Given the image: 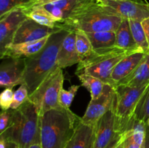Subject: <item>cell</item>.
Masks as SVG:
<instances>
[{"mask_svg": "<svg viewBox=\"0 0 149 148\" xmlns=\"http://www.w3.org/2000/svg\"><path fill=\"white\" fill-rule=\"evenodd\" d=\"M129 22L132 36L138 47L145 53H149V45L141 21L129 20Z\"/></svg>", "mask_w": 149, "mask_h": 148, "instance_id": "d4e9b609", "label": "cell"}, {"mask_svg": "<svg viewBox=\"0 0 149 148\" xmlns=\"http://www.w3.org/2000/svg\"><path fill=\"white\" fill-rule=\"evenodd\" d=\"M64 76L63 69L56 68L39 85L29 100L36 106L39 116L48 110L61 107L60 93L63 89Z\"/></svg>", "mask_w": 149, "mask_h": 148, "instance_id": "52a82bcc", "label": "cell"}, {"mask_svg": "<svg viewBox=\"0 0 149 148\" xmlns=\"http://www.w3.org/2000/svg\"><path fill=\"white\" fill-rule=\"evenodd\" d=\"M49 37L44 38V39L33 41L13 44L7 48L4 56L1 59L6 57L16 58L29 57L42 50V48L45 46L47 42Z\"/></svg>", "mask_w": 149, "mask_h": 148, "instance_id": "ac0fdd59", "label": "cell"}, {"mask_svg": "<svg viewBox=\"0 0 149 148\" xmlns=\"http://www.w3.org/2000/svg\"><path fill=\"white\" fill-rule=\"evenodd\" d=\"M29 98V92L27 86L24 84H21L18 89L14 92L13 101L10 109L16 110L26 102Z\"/></svg>", "mask_w": 149, "mask_h": 148, "instance_id": "f1b7e54d", "label": "cell"}, {"mask_svg": "<svg viewBox=\"0 0 149 148\" xmlns=\"http://www.w3.org/2000/svg\"><path fill=\"white\" fill-rule=\"evenodd\" d=\"M0 65V86L2 88H13L23 84L26 60L25 58L6 57Z\"/></svg>", "mask_w": 149, "mask_h": 148, "instance_id": "8fae6325", "label": "cell"}, {"mask_svg": "<svg viewBox=\"0 0 149 148\" xmlns=\"http://www.w3.org/2000/svg\"><path fill=\"white\" fill-rule=\"evenodd\" d=\"M146 126H149V118L148 119H147V120H146Z\"/></svg>", "mask_w": 149, "mask_h": 148, "instance_id": "74e56055", "label": "cell"}, {"mask_svg": "<svg viewBox=\"0 0 149 148\" xmlns=\"http://www.w3.org/2000/svg\"><path fill=\"white\" fill-rule=\"evenodd\" d=\"M38 0H0V17L13 10L30 9Z\"/></svg>", "mask_w": 149, "mask_h": 148, "instance_id": "484cf974", "label": "cell"}, {"mask_svg": "<svg viewBox=\"0 0 149 148\" xmlns=\"http://www.w3.org/2000/svg\"><path fill=\"white\" fill-rule=\"evenodd\" d=\"M149 83V53H146L133 72L121 81L117 86L139 87Z\"/></svg>", "mask_w": 149, "mask_h": 148, "instance_id": "d6986e66", "label": "cell"}, {"mask_svg": "<svg viewBox=\"0 0 149 148\" xmlns=\"http://www.w3.org/2000/svg\"><path fill=\"white\" fill-rule=\"evenodd\" d=\"M96 1H117V0H96Z\"/></svg>", "mask_w": 149, "mask_h": 148, "instance_id": "f35d334b", "label": "cell"}, {"mask_svg": "<svg viewBox=\"0 0 149 148\" xmlns=\"http://www.w3.org/2000/svg\"><path fill=\"white\" fill-rule=\"evenodd\" d=\"M89 1L90 0H59L42 6L52 15L58 23H61Z\"/></svg>", "mask_w": 149, "mask_h": 148, "instance_id": "2e32d148", "label": "cell"}, {"mask_svg": "<svg viewBox=\"0 0 149 148\" xmlns=\"http://www.w3.org/2000/svg\"><path fill=\"white\" fill-rule=\"evenodd\" d=\"M97 1L106 11L123 19L142 22L149 17V4L147 2L135 0Z\"/></svg>", "mask_w": 149, "mask_h": 148, "instance_id": "ba28073f", "label": "cell"}, {"mask_svg": "<svg viewBox=\"0 0 149 148\" xmlns=\"http://www.w3.org/2000/svg\"><path fill=\"white\" fill-rule=\"evenodd\" d=\"M125 140V133H116L109 146L106 148H122Z\"/></svg>", "mask_w": 149, "mask_h": 148, "instance_id": "d6a6232c", "label": "cell"}, {"mask_svg": "<svg viewBox=\"0 0 149 148\" xmlns=\"http://www.w3.org/2000/svg\"><path fill=\"white\" fill-rule=\"evenodd\" d=\"M148 84L139 87L117 86L115 88L113 110L115 115V132L125 133L132 127L134 114L138 101Z\"/></svg>", "mask_w": 149, "mask_h": 148, "instance_id": "8992f818", "label": "cell"}, {"mask_svg": "<svg viewBox=\"0 0 149 148\" xmlns=\"http://www.w3.org/2000/svg\"><path fill=\"white\" fill-rule=\"evenodd\" d=\"M25 9L13 10L0 17V58L13 44L15 34L21 23L27 18Z\"/></svg>", "mask_w": 149, "mask_h": 148, "instance_id": "30bf717a", "label": "cell"}, {"mask_svg": "<svg viewBox=\"0 0 149 148\" xmlns=\"http://www.w3.org/2000/svg\"><path fill=\"white\" fill-rule=\"evenodd\" d=\"M122 148H144V145H141L134 138L130 130L125 133V140L122 145Z\"/></svg>", "mask_w": 149, "mask_h": 148, "instance_id": "4dcf8cb0", "label": "cell"}, {"mask_svg": "<svg viewBox=\"0 0 149 148\" xmlns=\"http://www.w3.org/2000/svg\"><path fill=\"white\" fill-rule=\"evenodd\" d=\"M149 118V84L141 96L135 108L134 118L146 122Z\"/></svg>", "mask_w": 149, "mask_h": 148, "instance_id": "4316f807", "label": "cell"}, {"mask_svg": "<svg viewBox=\"0 0 149 148\" xmlns=\"http://www.w3.org/2000/svg\"><path fill=\"white\" fill-rule=\"evenodd\" d=\"M122 20V17L104 10L96 0H90L58 25L68 30H79L85 33L116 31Z\"/></svg>", "mask_w": 149, "mask_h": 148, "instance_id": "3957f363", "label": "cell"}, {"mask_svg": "<svg viewBox=\"0 0 149 148\" xmlns=\"http://www.w3.org/2000/svg\"><path fill=\"white\" fill-rule=\"evenodd\" d=\"M135 52L138 50H124L116 46L93 50L90 56L78 64L76 74L92 75L113 86L111 78L113 69L125 57Z\"/></svg>", "mask_w": 149, "mask_h": 148, "instance_id": "5b68a950", "label": "cell"}, {"mask_svg": "<svg viewBox=\"0 0 149 148\" xmlns=\"http://www.w3.org/2000/svg\"><path fill=\"white\" fill-rule=\"evenodd\" d=\"M93 50L116 46V31H102L87 33Z\"/></svg>", "mask_w": 149, "mask_h": 148, "instance_id": "7402d4cb", "label": "cell"}, {"mask_svg": "<svg viewBox=\"0 0 149 148\" xmlns=\"http://www.w3.org/2000/svg\"><path fill=\"white\" fill-rule=\"evenodd\" d=\"M69 30L62 29L51 35L47 42L35 55L25 58L26 68L23 84L27 86L29 95L33 94L44 80L57 66V58L62 42Z\"/></svg>", "mask_w": 149, "mask_h": 148, "instance_id": "7a4b0ae2", "label": "cell"}, {"mask_svg": "<svg viewBox=\"0 0 149 148\" xmlns=\"http://www.w3.org/2000/svg\"><path fill=\"white\" fill-rule=\"evenodd\" d=\"M81 118L70 109L61 107L39 116L42 148H65Z\"/></svg>", "mask_w": 149, "mask_h": 148, "instance_id": "6da1fadb", "label": "cell"}, {"mask_svg": "<svg viewBox=\"0 0 149 148\" xmlns=\"http://www.w3.org/2000/svg\"><path fill=\"white\" fill-rule=\"evenodd\" d=\"M57 1H59V0H38L35 5H44V4H49V3L55 2Z\"/></svg>", "mask_w": 149, "mask_h": 148, "instance_id": "d590c367", "label": "cell"}, {"mask_svg": "<svg viewBox=\"0 0 149 148\" xmlns=\"http://www.w3.org/2000/svg\"><path fill=\"white\" fill-rule=\"evenodd\" d=\"M14 91L13 88H6L0 95V106L1 110H7L10 109L13 101Z\"/></svg>", "mask_w": 149, "mask_h": 148, "instance_id": "f546056e", "label": "cell"}, {"mask_svg": "<svg viewBox=\"0 0 149 148\" xmlns=\"http://www.w3.org/2000/svg\"><path fill=\"white\" fill-rule=\"evenodd\" d=\"M145 54L141 51L135 52L127 55L116 65L111 76L112 84L115 88L121 81L133 72L134 70L142 60Z\"/></svg>", "mask_w": 149, "mask_h": 148, "instance_id": "9a60e30c", "label": "cell"}, {"mask_svg": "<svg viewBox=\"0 0 149 148\" xmlns=\"http://www.w3.org/2000/svg\"><path fill=\"white\" fill-rule=\"evenodd\" d=\"M13 110L9 109L7 110H1L0 114V134L7 129L10 119H11Z\"/></svg>", "mask_w": 149, "mask_h": 148, "instance_id": "1f68e13d", "label": "cell"}, {"mask_svg": "<svg viewBox=\"0 0 149 148\" xmlns=\"http://www.w3.org/2000/svg\"><path fill=\"white\" fill-rule=\"evenodd\" d=\"M73 30L76 33V46L81 62L93 53V48L87 33L79 30Z\"/></svg>", "mask_w": 149, "mask_h": 148, "instance_id": "cb8c5ba5", "label": "cell"}, {"mask_svg": "<svg viewBox=\"0 0 149 148\" xmlns=\"http://www.w3.org/2000/svg\"><path fill=\"white\" fill-rule=\"evenodd\" d=\"M96 126L82 123L80 119L65 148H93Z\"/></svg>", "mask_w": 149, "mask_h": 148, "instance_id": "e0dca14e", "label": "cell"}, {"mask_svg": "<svg viewBox=\"0 0 149 148\" xmlns=\"http://www.w3.org/2000/svg\"><path fill=\"white\" fill-rule=\"evenodd\" d=\"M77 76L81 83V86L89 90L91 100H95L101 95L106 85L103 81L87 74H79Z\"/></svg>", "mask_w": 149, "mask_h": 148, "instance_id": "603a6c76", "label": "cell"}, {"mask_svg": "<svg viewBox=\"0 0 149 148\" xmlns=\"http://www.w3.org/2000/svg\"><path fill=\"white\" fill-rule=\"evenodd\" d=\"M144 148H149V126H146V138Z\"/></svg>", "mask_w": 149, "mask_h": 148, "instance_id": "e575fe53", "label": "cell"}, {"mask_svg": "<svg viewBox=\"0 0 149 148\" xmlns=\"http://www.w3.org/2000/svg\"><path fill=\"white\" fill-rule=\"evenodd\" d=\"M62 29L63 28L59 25L55 28L47 27L27 17L19 26L15 34L13 44H20L39 40L44 38L49 37L54 33Z\"/></svg>", "mask_w": 149, "mask_h": 148, "instance_id": "7c38bea8", "label": "cell"}, {"mask_svg": "<svg viewBox=\"0 0 149 148\" xmlns=\"http://www.w3.org/2000/svg\"><path fill=\"white\" fill-rule=\"evenodd\" d=\"M115 87L106 84L103 93L95 100H91L81 121L92 126H96L99 120L113 107L115 98Z\"/></svg>", "mask_w": 149, "mask_h": 148, "instance_id": "9c48e42d", "label": "cell"}, {"mask_svg": "<svg viewBox=\"0 0 149 148\" xmlns=\"http://www.w3.org/2000/svg\"><path fill=\"white\" fill-rule=\"evenodd\" d=\"M26 13L28 17L42 26L49 28H55L58 26L57 20L42 5H35L27 9Z\"/></svg>", "mask_w": 149, "mask_h": 148, "instance_id": "44dd1931", "label": "cell"}, {"mask_svg": "<svg viewBox=\"0 0 149 148\" xmlns=\"http://www.w3.org/2000/svg\"><path fill=\"white\" fill-rule=\"evenodd\" d=\"M115 135V115L112 107L97 123L93 148H106Z\"/></svg>", "mask_w": 149, "mask_h": 148, "instance_id": "4fadbf2b", "label": "cell"}, {"mask_svg": "<svg viewBox=\"0 0 149 148\" xmlns=\"http://www.w3.org/2000/svg\"><path fill=\"white\" fill-rule=\"evenodd\" d=\"M29 148H42V146H41V142L40 139L39 140H37L36 142H35L34 143L32 144Z\"/></svg>", "mask_w": 149, "mask_h": 148, "instance_id": "8d00e7d4", "label": "cell"}, {"mask_svg": "<svg viewBox=\"0 0 149 148\" xmlns=\"http://www.w3.org/2000/svg\"><path fill=\"white\" fill-rule=\"evenodd\" d=\"M115 46L124 50L142 51L138 47L135 43L131 31L129 20L127 19H123L118 29L116 30Z\"/></svg>", "mask_w": 149, "mask_h": 148, "instance_id": "ffe728a7", "label": "cell"}, {"mask_svg": "<svg viewBox=\"0 0 149 148\" xmlns=\"http://www.w3.org/2000/svg\"><path fill=\"white\" fill-rule=\"evenodd\" d=\"M79 87L80 86L79 85H73L69 87L68 90L62 89L59 97V103L61 107L66 109L70 108L75 94H77Z\"/></svg>", "mask_w": 149, "mask_h": 148, "instance_id": "83f0119b", "label": "cell"}, {"mask_svg": "<svg viewBox=\"0 0 149 148\" xmlns=\"http://www.w3.org/2000/svg\"><path fill=\"white\" fill-rule=\"evenodd\" d=\"M0 136L18 148H29L40 139L39 115L31 101L28 100L18 108L13 110L10 123Z\"/></svg>", "mask_w": 149, "mask_h": 148, "instance_id": "277c9868", "label": "cell"}, {"mask_svg": "<svg viewBox=\"0 0 149 148\" xmlns=\"http://www.w3.org/2000/svg\"><path fill=\"white\" fill-rule=\"evenodd\" d=\"M141 23H142L143 28L144 31H145L147 41H148V43L149 45V17L146 18L145 20H143V21L141 22Z\"/></svg>", "mask_w": 149, "mask_h": 148, "instance_id": "836d02e7", "label": "cell"}, {"mask_svg": "<svg viewBox=\"0 0 149 148\" xmlns=\"http://www.w3.org/2000/svg\"><path fill=\"white\" fill-rule=\"evenodd\" d=\"M80 62L76 46V33L69 30L62 42L57 58V66L63 69Z\"/></svg>", "mask_w": 149, "mask_h": 148, "instance_id": "5bb4252c", "label": "cell"}]
</instances>
